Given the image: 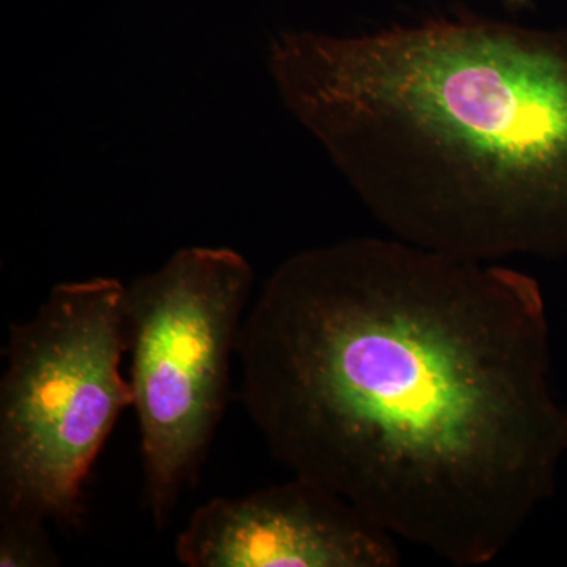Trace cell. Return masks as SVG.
<instances>
[{
    "label": "cell",
    "mask_w": 567,
    "mask_h": 567,
    "mask_svg": "<svg viewBox=\"0 0 567 567\" xmlns=\"http://www.w3.org/2000/svg\"><path fill=\"white\" fill-rule=\"evenodd\" d=\"M290 114L399 240L464 259L567 254V32L429 21L282 32Z\"/></svg>",
    "instance_id": "2"
},
{
    "label": "cell",
    "mask_w": 567,
    "mask_h": 567,
    "mask_svg": "<svg viewBox=\"0 0 567 567\" xmlns=\"http://www.w3.org/2000/svg\"><path fill=\"white\" fill-rule=\"evenodd\" d=\"M186 567H394L395 536L330 488L295 476L197 507L175 540Z\"/></svg>",
    "instance_id": "5"
},
{
    "label": "cell",
    "mask_w": 567,
    "mask_h": 567,
    "mask_svg": "<svg viewBox=\"0 0 567 567\" xmlns=\"http://www.w3.org/2000/svg\"><path fill=\"white\" fill-rule=\"evenodd\" d=\"M506 6L514 7V9H520V7L528 6V0H503Z\"/></svg>",
    "instance_id": "7"
},
{
    "label": "cell",
    "mask_w": 567,
    "mask_h": 567,
    "mask_svg": "<svg viewBox=\"0 0 567 567\" xmlns=\"http://www.w3.org/2000/svg\"><path fill=\"white\" fill-rule=\"evenodd\" d=\"M125 284L63 282L11 323L0 382V511L81 528L84 488L118 417L134 405Z\"/></svg>",
    "instance_id": "3"
},
{
    "label": "cell",
    "mask_w": 567,
    "mask_h": 567,
    "mask_svg": "<svg viewBox=\"0 0 567 567\" xmlns=\"http://www.w3.org/2000/svg\"><path fill=\"white\" fill-rule=\"evenodd\" d=\"M44 518L0 511V566L55 567L61 558L52 547Z\"/></svg>",
    "instance_id": "6"
},
{
    "label": "cell",
    "mask_w": 567,
    "mask_h": 567,
    "mask_svg": "<svg viewBox=\"0 0 567 567\" xmlns=\"http://www.w3.org/2000/svg\"><path fill=\"white\" fill-rule=\"evenodd\" d=\"M252 284L241 254L192 246L126 286L144 503L158 529L196 483L226 412Z\"/></svg>",
    "instance_id": "4"
},
{
    "label": "cell",
    "mask_w": 567,
    "mask_h": 567,
    "mask_svg": "<svg viewBox=\"0 0 567 567\" xmlns=\"http://www.w3.org/2000/svg\"><path fill=\"white\" fill-rule=\"evenodd\" d=\"M276 461L461 567L494 561L554 495L567 404L539 282L399 238L284 260L237 344Z\"/></svg>",
    "instance_id": "1"
}]
</instances>
